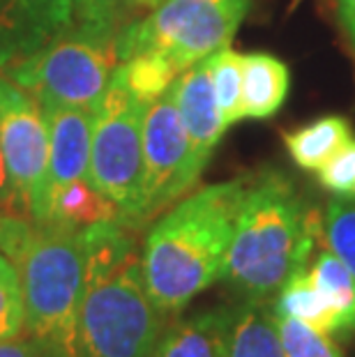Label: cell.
<instances>
[{
	"mask_svg": "<svg viewBox=\"0 0 355 357\" xmlns=\"http://www.w3.org/2000/svg\"><path fill=\"white\" fill-rule=\"evenodd\" d=\"M146 106V102L111 77L107 93L93 111L90 182L116 203L118 222L127 229L141 194Z\"/></svg>",
	"mask_w": 355,
	"mask_h": 357,
	"instance_id": "52a82bcc",
	"label": "cell"
},
{
	"mask_svg": "<svg viewBox=\"0 0 355 357\" xmlns=\"http://www.w3.org/2000/svg\"><path fill=\"white\" fill-rule=\"evenodd\" d=\"M314 247V224L293 182L263 171L249 182L222 279L245 300L266 302L305 268Z\"/></svg>",
	"mask_w": 355,
	"mask_h": 357,
	"instance_id": "3957f363",
	"label": "cell"
},
{
	"mask_svg": "<svg viewBox=\"0 0 355 357\" xmlns=\"http://www.w3.org/2000/svg\"><path fill=\"white\" fill-rule=\"evenodd\" d=\"M86 291H83L74 357H155L164 314L143 284L141 252L120 222L83 229Z\"/></svg>",
	"mask_w": 355,
	"mask_h": 357,
	"instance_id": "7a4b0ae2",
	"label": "cell"
},
{
	"mask_svg": "<svg viewBox=\"0 0 355 357\" xmlns=\"http://www.w3.org/2000/svg\"><path fill=\"white\" fill-rule=\"evenodd\" d=\"M113 28L74 26L42 51L5 67L42 106L95 111L118 65Z\"/></svg>",
	"mask_w": 355,
	"mask_h": 357,
	"instance_id": "8992f818",
	"label": "cell"
},
{
	"mask_svg": "<svg viewBox=\"0 0 355 357\" xmlns=\"http://www.w3.org/2000/svg\"><path fill=\"white\" fill-rule=\"evenodd\" d=\"M3 217H5V215H0V219H3Z\"/></svg>",
	"mask_w": 355,
	"mask_h": 357,
	"instance_id": "d6a6232c",
	"label": "cell"
},
{
	"mask_svg": "<svg viewBox=\"0 0 355 357\" xmlns=\"http://www.w3.org/2000/svg\"><path fill=\"white\" fill-rule=\"evenodd\" d=\"M74 26L116 30V0H70Z\"/></svg>",
	"mask_w": 355,
	"mask_h": 357,
	"instance_id": "484cf974",
	"label": "cell"
},
{
	"mask_svg": "<svg viewBox=\"0 0 355 357\" xmlns=\"http://www.w3.org/2000/svg\"><path fill=\"white\" fill-rule=\"evenodd\" d=\"M277 300L273 311L277 316H289L296 321L309 325L312 330L328 334V337H339V323L335 309L330 307V302L326 300V295L312 275L300 268L286 279V284L277 291Z\"/></svg>",
	"mask_w": 355,
	"mask_h": 357,
	"instance_id": "9a60e30c",
	"label": "cell"
},
{
	"mask_svg": "<svg viewBox=\"0 0 355 357\" xmlns=\"http://www.w3.org/2000/svg\"><path fill=\"white\" fill-rule=\"evenodd\" d=\"M74 28L70 0H0V70Z\"/></svg>",
	"mask_w": 355,
	"mask_h": 357,
	"instance_id": "30bf717a",
	"label": "cell"
},
{
	"mask_svg": "<svg viewBox=\"0 0 355 357\" xmlns=\"http://www.w3.org/2000/svg\"><path fill=\"white\" fill-rule=\"evenodd\" d=\"M116 203L109 201L93 182L77 180L65 185L63 189L49 199L47 222L44 224H60L70 229H86V226L100 222H118Z\"/></svg>",
	"mask_w": 355,
	"mask_h": 357,
	"instance_id": "e0dca14e",
	"label": "cell"
},
{
	"mask_svg": "<svg viewBox=\"0 0 355 357\" xmlns=\"http://www.w3.org/2000/svg\"><path fill=\"white\" fill-rule=\"evenodd\" d=\"M139 7H146V10H153V7H157L160 3H164V0H134Z\"/></svg>",
	"mask_w": 355,
	"mask_h": 357,
	"instance_id": "4dcf8cb0",
	"label": "cell"
},
{
	"mask_svg": "<svg viewBox=\"0 0 355 357\" xmlns=\"http://www.w3.org/2000/svg\"><path fill=\"white\" fill-rule=\"evenodd\" d=\"M252 0H164L116 33L118 63L157 56L178 74L229 47Z\"/></svg>",
	"mask_w": 355,
	"mask_h": 357,
	"instance_id": "5b68a950",
	"label": "cell"
},
{
	"mask_svg": "<svg viewBox=\"0 0 355 357\" xmlns=\"http://www.w3.org/2000/svg\"><path fill=\"white\" fill-rule=\"evenodd\" d=\"M0 150L21 217H42L49 169V127L42 104L0 70Z\"/></svg>",
	"mask_w": 355,
	"mask_h": 357,
	"instance_id": "ba28073f",
	"label": "cell"
},
{
	"mask_svg": "<svg viewBox=\"0 0 355 357\" xmlns=\"http://www.w3.org/2000/svg\"><path fill=\"white\" fill-rule=\"evenodd\" d=\"M0 215L21 217L17 199H14V192H12V185H10V176H7V169H5L3 150H0Z\"/></svg>",
	"mask_w": 355,
	"mask_h": 357,
	"instance_id": "83f0119b",
	"label": "cell"
},
{
	"mask_svg": "<svg viewBox=\"0 0 355 357\" xmlns=\"http://www.w3.org/2000/svg\"><path fill=\"white\" fill-rule=\"evenodd\" d=\"M351 139L355 136L349 120L342 116H326L293 132H286L284 146L300 169L319 171Z\"/></svg>",
	"mask_w": 355,
	"mask_h": 357,
	"instance_id": "2e32d148",
	"label": "cell"
},
{
	"mask_svg": "<svg viewBox=\"0 0 355 357\" xmlns=\"http://www.w3.org/2000/svg\"><path fill=\"white\" fill-rule=\"evenodd\" d=\"M309 275L321 288L330 307L335 309L339 323V337L355 332V275L344 261L332 252H323L316 258Z\"/></svg>",
	"mask_w": 355,
	"mask_h": 357,
	"instance_id": "d6986e66",
	"label": "cell"
},
{
	"mask_svg": "<svg viewBox=\"0 0 355 357\" xmlns=\"http://www.w3.org/2000/svg\"><path fill=\"white\" fill-rule=\"evenodd\" d=\"M178 77L180 74L166 60L157 56L127 58L123 63H118L116 70H113V79L123 83L132 95H137L146 104L164 95Z\"/></svg>",
	"mask_w": 355,
	"mask_h": 357,
	"instance_id": "44dd1931",
	"label": "cell"
},
{
	"mask_svg": "<svg viewBox=\"0 0 355 357\" xmlns=\"http://www.w3.org/2000/svg\"><path fill=\"white\" fill-rule=\"evenodd\" d=\"M339 7H342V14H353L355 17V0H339Z\"/></svg>",
	"mask_w": 355,
	"mask_h": 357,
	"instance_id": "f546056e",
	"label": "cell"
},
{
	"mask_svg": "<svg viewBox=\"0 0 355 357\" xmlns=\"http://www.w3.org/2000/svg\"><path fill=\"white\" fill-rule=\"evenodd\" d=\"M49 127V169L44 185L42 217L47 222L49 199L70 182L90 178V141H93V111L72 106H42Z\"/></svg>",
	"mask_w": 355,
	"mask_h": 357,
	"instance_id": "8fae6325",
	"label": "cell"
},
{
	"mask_svg": "<svg viewBox=\"0 0 355 357\" xmlns=\"http://www.w3.org/2000/svg\"><path fill=\"white\" fill-rule=\"evenodd\" d=\"M56 351L58 348L44 344V341H40V339L28 337V334L26 337L21 334V337L10 339V341H0V357H42V355H49V353H56Z\"/></svg>",
	"mask_w": 355,
	"mask_h": 357,
	"instance_id": "4316f807",
	"label": "cell"
},
{
	"mask_svg": "<svg viewBox=\"0 0 355 357\" xmlns=\"http://www.w3.org/2000/svg\"><path fill=\"white\" fill-rule=\"evenodd\" d=\"M210 67L215 100L222 123L226 127L243 120V56L233 49L224 47L206 58Z\"/></svg>",
	"mask_w": 355,
	"mask_h": 357,
	"instance_id": "ffe728a7",
	"label": "cell"
},
{
	"mask_svg": "<svg viewBox=\"0 0 355 357\" xmlns=\"http://www.w3.org/2000/svg\"><path fill=\"white\" fill-rule=\"evenodd\" d=\"M14 263L24 286L26 334L74 357L79 309L86 291L83 229L33 224Z\"/></svg>",
	"mask_w": 355,
	"mask_h": 357,
	"instance_id": "277c9868",
	"label": "cell"
},
{
	"mask_svg": "<svg viewBox=\"0 0 355 357\" xmlns=\"http://www.w3.org/2000/svg\"><path fill=\"white\" fill-rule=\"evenodd\" d=\"M229 357H284L273 309L256 300H245L236 307Z\"/></svg>",
	"mask_w": 355,
	"mask_h": 357,
	"instance_id": "ac0fdd59",
	"label": "cell"
},
{
	"mask_svg": "<svg viewBox=\"0 0 355 357\" xmlns=\"http://www.w3.org/2000/svg\"><path fill=\"white\" fill-rule=\"evenodd\" d=\"M277 330L282 339L284 357H342L328 334L312 330L309 325L289 316H277Z\"/></svg>",
	"mask_w": 355,
	"mask_h": 357,
	"instance_id": "cb8c5ba5",
	"label": "cell"
},
{
	"mask_svg": "<svg viewBox=\"0 0 355 357\" xmlns=\"http://www.w3.org/2000/svg\"><path fill=\"white\" fill-rule=\"evenodd\" d=\"M42 357H70L67 353H60V351H56V353H49V355H42Z\"/></svg>",
	"mask_w": 355,
	"mask_h": 357,
	"instance_id": "1f68e13d",
	"label": "cell"
},
{
	"mask_svg": "<svg viewBox=\"0 0 355 357\" xmlns=\"http://www.w3.org/2000/svg\"><path fill=\"white\" fill-rule=\"evenodd\" d=\"M171 90L187 134L190 169L196 178H201V173L217 150L224 132L229 129L222 123V116H219L208 60H201L190 70H185L173 81Z\"/></svg>",
	"mask_w": 355,
	"mask_h": 357,
	"instance_id": "7c38bea8",
	"label": "cell"
},
{
	"mask_svg": "<svg viewBox=\"0 0 355 357\" xmlns=\"http://www.w3.org/2000/svg\"><path fill=\"white\" fill-rule=\"evenodd\" d=\"M26 334L24 286L17 263L0 252V341Z\"/></svg>",
	"mask_w": 355,
	"mask_h": 357,
	"instance_id": "7402d4cb",
	"label": "cell"
},
{
	"mask_svg": "<svg viewBox=\"0 0 355 357\" xmlns=\"http://www.w3.org/2000/svg\"><path fill=\"white\" fill-rule=\"evenodd\" d=\"M319 182L339 196H355V139L328 159L319 171Z\"/></svg>",
	"mask_w": 355,
	"mask_h": 357,
	"instance_id": "d4e9b609",
	"label": "cell"
},
{
	"mask_svg": "<svg viewBox=\"0 0 355 357\" xmlns=\"http://www.w3.org/2000/svg\"><path fill=\"white\" fill-rule=\"evenodd\" d=\"M289 67L270 53L243 56V116L270 118L289 95Z\"/></svg>",
	"mask_w": 355,
	"mask_h": 357,
	"instance_id": "5bb4252c",
	"label": "cell"
},
{
	"mask_svg": "<svg viewBox=\"0 0 355 357\" xmlns=\"http://www.w3.org/2000/svg\"><path fill=\"white\" fill-rule=\"evenodd\" d=\"M249 182L240 176L196 189L162 212L148 231L141 249L143 284L164 316L183 311L222 279Z\"/></svg>",
	"mask_w": 355,
	"mask_h": 357,
	"instance_id": "6da1fadb",
	"label": "cell"
},
{
	"mask_svg": "<svg viewBox=\"0 0 355 357\" xmlns=\"http://www.w3.org/2000/svg\"><path fill=\"white\" fill-rule=\"evenodd\" d=\"M342 19H344L346 30H349V35H351L353 44H355V17H353V14H342Z\"/></svg>",
	"mask_w": 355,
	"mask_h": 357,
	"instance_id": "f1b7e54d",
	"label": "cell"
},
{
	"mask_svg": "<svg viewBox=\"0 0 355 357\" xmlns=\"http://www.w3.org/2000/svg\"><path fill=\"white\" fill-rule=\"evenodd\" d=\"M323 233L330 252L355 275V196H339L328 205Z\"/></svg>",
	"mask_w": 355,
	"mask_h": 357,
	"instance_id": "603a6c76",
	"label": "cell"
},
{
	"mask_svg": "<svg viewBox=\"0 0 355 357\" xmlns=\"http://www.w3.org/2000/svg\"><path fill=\"white\" fill-rule=\"evenodd\" d=\"M236 307H213L180 318L162 332L155 357H229Z\"/></svg>",
	"mask_w": 355,
	"mask_h": 357,
	"instance_id": "4fadbf2b",
	"label": "cell"
},
{
	"mask_svg": "<svg viewBox=\"0 0 355 357\" xmlns=\"http://www.w3.org/2000/svg\"><path fill=\"white\" fill-rule=\"evenodd\" d=\"M199 182L190 169V146L173 90L153 100L143 113L141 194L130 229L153 222Z\"/></svg>",
	"mask_w": 355,
	"mask_h": 357,
	"instance_id": "9c48e42d",
	"label": "cell"
}]
</instances>
